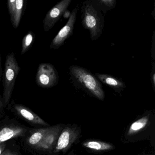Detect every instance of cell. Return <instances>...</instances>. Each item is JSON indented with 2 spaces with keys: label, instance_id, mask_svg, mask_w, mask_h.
<instances>
[{
  "label": "cell",
  "instance_id": "obj_21",
  "mask_svg": "<svg viewBox=\"0 0 155 155\" xmlns=\"http://www.w3.org/2000/svg\"><path fill=\"white\" fill-rule=\"evenodd\" d=\"M2 145H0V155H1L2 152Z\"/></svg>",
  "mask_w": 155,
  "mask_h": 155
},
{
  "label": "cell",
  "instance_id": "obj_4",
  "mask_svg": "<svg viewBox=\"0 0 155 155\" xmlns=\"http://www.w3.org/2000/svg\"><path fill=\"white\" fill-rule=\"evenodd\" d=\"M58 81V71L52 64L46 62L39 64L36 76V83L39 87L43 88L53 87Z\"/></svg>",
  "mask_w": 155,
  "mask_h": 155
},
{
  "label": "cell",
  "instance_id": "obj_18",
  "mask_svg": "<svg viewBox=\"0 0 155 155\" xmlns=\"http://www.w3.org/2000/svg\"><path fill=\"white\" fill-rule=\"evenodd\" d=\"M150 81L151 86L153 90L155 91V62H152V68L150 72Z\"/></svg>",
  "mask_w": 155,
  "mask_h": 155
},
{
  "label": "cell",
  "instance_id": "obj_14",
  "mask_svg": "<svg viewBox=\"0 0 155 155\" xmlns=\"http://www.w3.org/2000/svg\"><path fill=\"white\" fill-rule=\"evenodd\" d=\"M93 4L106 15L107 12L115 8L117 4L116 0H91Z\"/></svg>",
  "mask_w": 155,
  "mask_h": 155
},
{
  "label": "cell",
  "instance_id": "obj_20",
  "mask_svg": "<svg viewBox=\"0 0 155 155\" xmlns=\"http://www.w3.org/2000/svg\"><path fill=\"white\" fill-rule=\"evenodd\" d=\"M2 74H3V71H2V58L0 54V79L1 77H2Z\"/></svg>",
  "mask_w": 155,
  "mask_h": 155
},
{
  "label": "cell",
  "instance_id": "obj_8",
  "mask_svg": "<svg viewBox=\"0 0 155 155\" xmlns=\"http://www.w3.org/2000/svg\"><path fill=\"white\" fill-rule=\"evenodd\" d=\"M27 1L25 0H8L7 7L10 17L11 21L14 28H18L23 16L25 5Z\"/></svg>",
  "mask_w": 155,
  "mask_h": 155
},
{
  "label": "cell",
  "instance_id": "obj_11",
  "mask_svg": "<svg viewBox=\"0 0 155 155\" xmlns=\"http://www.w3.org/2000/svg\"><path fill=\"white\" fill-rule=\"evenodd\" d=\"M61 127L54 129H50L42 139V148L48 150L51 148L56 144L59 132L61 130Z\"/></svg>",
  "mask_w": 155,
  "mask_h": 155
},
{
  "label": "cell",
  "instance_id": "obj_15",
  "mask_svg": "<svg viewBox=\"0 0 155 155\" xmlns=\"http://www.w3.org/2000/svg\"><path fill=\"white\" fill-rule=\"evenodd\" d=\"M149 117L147 116L143 117L138 120L134 121L130 125L128 130V135H133L137 134L146 127L149 121Z\"/></svg>",
  "mask_w": 155,
  "mask_h": 155
},
{
  "label": "cell",
  "instance_id": "obj_17",
  "mask_svg": "<svg viewBox=\"0 0 155 155\" xmlns=\"http://www.w3.org/2000/svg\"><path fill=\"white\" fill-rule=\"evenodd\" d=\"M49 130V129L40 130L33 133L29 139V144L31 145H35L39 143Z\"/></svg>",
  "mask_w": 155,
  "mask_h": 155
},
{
  "label": "cell",
  "instance_id": "obj_23",
  "mask_svg": "<svg viewBox=\"0 0 155 155\" xmlns=\"http://www.w3.org/2000/svg\"><path fill=\"white\" fill-rule=\"evenodd\" d=\"M3 155H13V154H11V153H6V154H3Z\"/></svg>",
  "mask_w": 155,
  "mask_h": 155
},
{
  "label": "cell",
  "instance_id": "obj_2",
  "mask_svg": "<svg viewBox=\"0 0 155 155\" xmlns=\"http://www.w3.org/2000/svg\"><path fill=\"white\" fill-rule=\"evenodd\" d=\"M81 19L82 26L89 31L91 40L98 39L104 29V16L91 0H87L82 3Z\"/></svg>",
  "mask_w": 155,
  "mask_h": 155
},
{
  "label": "cell",
  "instance_id": "obj_13",
  "mask_svg": "<svg viewBox=\"0 0 155 155\" xmlns=\"http://www.w3.org/2000/svg\"><path fill=\"white\" fill-rule=\"evenodd\" d=\"M20 128L4 127L0 131V144L12 138L20 136L23 132Z\"/></svg>",
  "mask_w": 155,
  "mask_h": 155
},
{
  "label": "cell",
  "instance_id": "obj_9",
  "mask_svg": "<svg viewBox=\"0 0 155 155\" xmlns=\"http://www.w3.org/2000/svg\"><path fill=\"white\" fill-rule=\"evenodd\" d=\"M95 75L100 82L109 86L117 92H121L126 87L125 83L116 77L102 73H96Z\"/></svg>",
  "mask_w": 155,
  "mask_h": 155
},
{
  "label": "cell",
  "instance_id": "obj_3",
  "mask_svg": "<svg viewBox=\"0 0 155 155\" xmlns=\"http://www.w3.org/2000/svg\"><path fill=\"white\" fill-rule=\"evenodd\" d=\"M21 70L14 52H12L7 55L5 61L3 77L4 104L7 105L9 102L12 95L16 79Z\"/></svg>",
  "mask_w": 155,
  "mask_h": 155
},
{
  "label": "cell",
  "instance_id": "obj_12",
  "mask_svg": "<svg viewBox=\"0 0 155 155\" xmlns=\"http://www.w3.org/2000/svg\"><path fill=\"white\" fill-rule=\"evenodd\" d=\"M82 145L85 147L93 151H107L114 148L112 144L98 140H87L82 143Z\"/></svg>",
  "mask_w": 155,
  "mask_h": 155
},
{
  "label": "cell",
  "instance_id": "obj_16",
  "mask_svg": "<svg viewBox=\"0 0 155 155\" xmlns=\"http://www.w3.org/2000/svg\"><path fill=\"white\" fill-rule=\"evenodd\" d=\"M35 35L32 31H29L25 35L22 40L21 55H23L28 52L34 43Z\"/></svg>",
  "mask_w": 155,
  "mask_h": 155
},
{
  "label": "cell",
  "instance_id": "obj_24",
  "mask_svg": "<svg viewBox=\"0 0 155 155\" xmlns=\"http://www.w3.org/2000/svg\"></svg>",
  "mask_w": 155,
  "mask_h": 155
},
{
  "label": "cell",
  "instance_id": "obj_5",
  "mask_svg": "<svg viewBox=\"0 0 155 155\" xmlns=\"http://www.w3.org/2000/svg\"><path fill=\"white\" fill-rule=\"evenodd\" d=\"M80 132V130L75 127H65L58 137L54 152L58 153L68 150L78 140Z\"/></svg>",
  "mask_w": 155,
  "mask_h": 155
},
{
  "label": "cell",
  "instance_id": "obj_22",
  "mask_svg": "<svg viewBox=\"0 0 155 155\" xmlns=\"http://www.w3.org/2000/svg\"><path fill=\"white\" fill-rule=\"evenodd\" d=\"M2 106H3V104H2V101L1 99L0 98V108L2 107Z\"/></svg>",
  "mask_w": 155,
  "mask_h": 155
},
{
  "label": "cell",
  "instance_id": "obj_10",
  "mask_svg": "<svg viewBox=\"0 0 155 155\" xmlns=\"http://www.w3.org/2000/svg\"><path fill=\"white\" fill-rule=\"evenodd\" d=\"M14 107L17 112L19 113L22 117L25 118L28 121L35 124H40L43 126L48 125L38 116L31 112L30 110L25 107L19 105H15Z\"/></svg>",
  "mask_w": 155,
  "mask_h": 155
},
{
  "label": "cell",
  "instance_id": "obj_7",
  "mask_svg": "<svg viewBox=\"0 0 155 155\" xmlns=\"http://www.w3.org/2000/svg\"><path fill=\"white\" fill-rule=\"evenodd\" d=\"M71 2V0H62L48 12L43 21L44 31L48 32L53 28L67 10Z\"/></svg>",
  "mask_w": 155,
  "mask_h": 155
},
{
  "label": "cell",
  "instance_id": "obj_6",
  "mask_svg": "<svg viewBox=\"0 0 155 155\" xmlns=\"http://www.w3.org/2000/svg\"><path fill=\"white\" fill-rule=\"evenodd\" d=\"M78 7H76L71 13L68 22L60 30L58 33L52 40L50 48L58 49L64 44L65 41L73 34L74 25L76 23L78 14Z\"/></svg>",
  "mask_w": 155,
  "mask_h": 155
},
{
  "label": "cell",
  "instance_id": "obj_19",
  "mask_svg": "<svg viewBox=\"0 0 155 155\" xmlns=\"http://www.w3.org/2000/svg\"><path fill=\"white\" fill-rule=\"evenodd\" d=\"M151 57L152 58L153 61L155 62V32H153V36L152 38V45H151Z\"/></svg>",
  "mask_w": 155,
  "mask_h": 155
},
{
  "label": "cell",
  "instance_id": "obj_1",
  "mask_svg": "<svg viewBox=\"0 0 155 155\" xmlns=\"http://www.w3.org/2000/svg\"><path fill=\"white\" fill-rule=\"evenodd\" d=\"M69 74L73 84L97 98L103 100L105 92L99 81L87 69L72 65L69 68Z\"/></svg>",
  "mask_w": 155,
  "mask_h": 155
}]
</instances>
